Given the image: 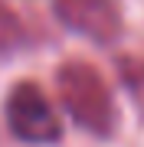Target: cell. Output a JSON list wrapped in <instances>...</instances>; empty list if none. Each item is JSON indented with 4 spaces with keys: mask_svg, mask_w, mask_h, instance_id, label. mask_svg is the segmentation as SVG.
<instances>
[{
    "mask_svg": "<svg viewBox=\"0 0 144 147\" xmlns=\"http://www.w3.org/2000/svg\"><path fill=\"white\" fill-rule=\"evenodd\" d=\"M23 39H26V33H23L20 16L0 0V59H3V56H13L16 49L23 46Z\"/></svg>",
    "mask_w": 144,
    "mask_h": 147,
    "instance_id": "cell-4",
    "label": "cell"
},
{
    "mask_svg": "<svg viewBox=\"0 0 144 147\" xmlns=\"http://www.w3.org/2000/svg\"><path fill=\"white\" fill-rule=\"evenodd\" d=\"M3 118L16 141L33 144V147L59 144L66 131L62 118H59L56 105L49 101V95L43 92V85L30 82V79L10 85V92L3 98Z\"/></svg>",
    "mask_w": 144,
    "mask_h": 147,
    "instance_id": "cell-2",
    "label": "cell"
},
{
    "mask_svg": "<svg viewBox=\"0 0 144 147\" xmlns=\"http://www.w3.org/2000/svg\"><path fill=\"white\" fill-rule=\"evenodd\" d=\"M118 75H121L124 88H128L138 105L144 108V59L141 56H121L118 59Z\"/></svg>",
    "mask_w": 144,
    "mask_h": 147,
    "instance_id": "cell-5",
    "label": "cell"
},
{
    "mask_svg": "<svg viewBox=\"0 0 144 147\" xmlns=\"http://www.w3.org/2000/svg\"><path fill=\"white\" fill-rule=\"evenodd\" d=\"M62 26L98 46H115L124 33V16L118 0H53Z\"/></svg>",
    "mask_w": 144,
    "mask_h": 147,
    "instance_id": "cell-3",
    "label": "cell"
},
{
    "mask_svg": "<svg viewBox=\"0 0 144 147\" xmlns=\"http://www.w3.org/2000/svg\"><path fill=\"white\" fill-rule=\"evenodd\" d=\"M56 92L69 118L92 137H112L118 127V105L105 75L85 59H66L56 69Z\"/></svg>",
    "mask_w": 144,
    "mask_h": 147,
    "instance_id": "cell-1",
    "label": "cell"
}]
</instances>
